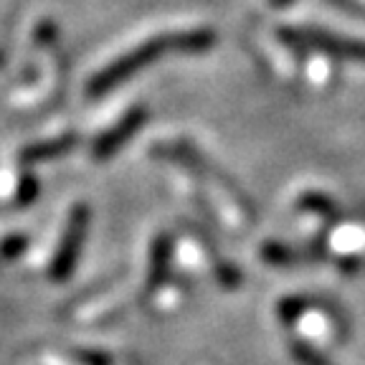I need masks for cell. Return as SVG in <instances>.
<instances>
[{
	"instance_id": "cell-1",
	"label": "cell",
	"mask_w": 365,
	"mask_h": 365,
	"mask_svg": "<svg viewBox=\"0 0 365 365\" xmlns=\"http://www.w3.org/2000/svg\"><path fill=\"white\" fill-rule=\"evenodd\" d=\"M216 43V34L211 29H190V31H173V34H163L150 38L148 43L137 46L130 53L120 56L109 66H104L99 74L91 76L89 81V97H102L114 86L125 84L130 76L140 74L143 68L153 66L168 53H200L208 51Z\"/></svg>"
},
{
	"instance_id": "cell-2",
	"label": "cell",
	"mask_w": 365,
	"mask_h": 365,
	"mask_svg": "<svg viewBox=\"0 0 365 365\" xmlns=\"http://www.w3.org/2000/svg\"><path fill=\"white\" fill-rule=\"evenodd\" d=\"M155 155H160V158H170V160H175V163H182L185 168H190V170H195L198 175H205L208 180L216 182V185L226 188L228 195H231V198H234L236 203L241 205V208H246V211L251 213V200H249V195H246L244 190H241L239 185H236V182L221 170V168H216L211 163V160L205 158V155H200L198 150H195L190 143L158 145V148H155Z\"/></svg>"
},
{
	"instance_id": "cell-3",
	"label": "cell",
	"mask_w": 365,
	"mask_h": 365,
	"mask_svg": "<svg viewBox=\"0 0 365 365\" xmlns=\"http://www.w3.org/2000/svg\"><path fill=\"white\" fill-rule=\"evenodd\" d=\"M86 231H89V208H86L84 203H79V205H74V211L68 213L66 228H63L58 249H56V254H53L51 277L56 282L68 279L71 272L76 269V262H79V254L86 241Z\"/></svg>"
},
{
	"instance_id": "cell-4",
	"label": "cell",
	"mask_w": 365,
	"mask_h": 365,
	"mask_svg": "<svg viewBox=\"0 0 365 365\" xmlns=\"http://www.w3.org/2000/svg\"><path fill=\"white\" fill-rule=\"evenodd\" d=\"M282 38H284L287 43L302 46V48L322 51V53H327V56L365 63V41H358V38H348V36H337V34H330V31H317V29L282 31Z\"/></svg>"
},
{
	"instance_id": "cell-5",
	"label": "cell",
	"mask_w": 365,
	"mask_h": 365,
	"mask_svg": "<svg viewBox=\"0 0 365 365\" xmlns=\"http://www.w3.org/2000/svg\"><path fill=\"white\" fill-rule=\"evenodd\" d=\"M145 120H148V109H145V107L130 109V112H127L125 117L117 122V125L109 127L104 135L97 137V143H94V150H91V155H94L97 160L112 158V155L117 153V150H120L122 145H125L127 140H130V137L145 125Z\"/></svg>"
},
{
	"instance_id": "cell-6",
	"label": "cell",
	"mask_w": 365,
	"mask_h": 365,
	"mask_svg": "<svg viewBox=\"0 0 365 365\" xmlns=\"http://www.w3.org/2000/svg\"><path fill=\"white\" fill-rule=\"evenodd\" d=\"M170 257H173V241L168 234H160L153 241L150 249V269H148V294L158 292L163 287V282L168 279L170 272Z\"/></svg>"
},
{
	"instance_id": "cell-7",
	"label": "cell",
	"mask_w": 365,
	"mask_h": 365,
	"mask_svg": "<svg viewBox=\"0 0 365 365\" xmlns=\"http://www.w3.org/2000/svg\"><path fill=\"white\" fill-rule=\"evenodd\" d=\"M74 148H76V135L53 137V140H46V143L26 145V148L21 150V163L34 165V163H43V160L61 158V155L71 153Z\"/></svg>"
},
{
	"instance_id": "cell-8",
	"label": "cell",
	"mask_w": 365,
	"mask_h": 365,
	"mask_svg": "<svg viewBox=\"0 0 365 365\" xmlns=\"http://www.w3.org/2000/svg\"><path fill=\"white\" fill-rule=\"evenodd\" d=\"M292 355L299 365H335L327 355L319 353L314 345L309 342H302V340H294L292 342Z\"/></svg>"
},
{
	"instance_id": "cell-9",
	"label": "cell",
	"mask_w": 365,
	"mask_h": 365,
	"mask_svg": "<svg viewBox=\"0 0 365 365\" xmlns=\"http://www.w3.org/2000/svg\"><path fill=\"white\" fill-rule=\"evenodd\" d=\"M26 244H29V239L21 236V234L3 239L0 241V262H11V259L21 257L23 251H26Z\"/></svg>"
},
{
	"instance_id": "cell-10",
	"label": "cell",
	"mask_w": 365,
	"mask_h": 365,
	"mask_svg": "<svg viewBox=\"0 0 365 365\" xmlns=\"http://www.w3.org/2000/svg\"><path fill=\"white\" fill-rule=\"evenodd\" d=\"M41 188L38 182H36L34 175H23L21 182H18V193H16V203L18 205H31L36 198H38Z\"/></svg>"
},
{
	"instance_id": "cell-11",
	"label": "cell",
	"mask_w": 365,
	"mask_h": 365,
	"mask_svg": "<svg viewBox=\"0 0 365 365\" xmlns=\"http://www.w3.org/2000/svg\"><path fill=\"white\" fill-rule=\"evenodd\" d=\"M262 257L269 259L272 264H279V267H284V264H289L292 259H294V251H289L284 244H267L262 249Z\"/></svg>"
},
{
	"instance_id": "cell-12",
	"label": "cell",
	"mask_w": 365,
	"mask_h": 365,
	"mask_svg": "<svg viewBox=\"0 0 365 365\" xmlns=\"http://www.w3.org/2000/svg\"><path fill=\"white\" fill-rule=\"evenodd\" d=\"M74 358L81 365H112V358L102 350H74Z\"/></svg>"
},
{
	"instance_id": "cell-13",
	"label": "cell",
	"mask_w": 365,
	"mask_h": 365,
	"mask_svg": "<svg viewBox=\"0 0 365 365\" xmlns=\"http://www.w3.org/2000/svg\"><path fill=\"white\" fill-rule=\"evenodd\" d=\"M53 36H56V29H53V23H43L38 29V43L43 41V43H48V41H53Z\"/></svg>"
},
{
	"instance_id": "cell-14",
	"label": "cell",
	"mask_w": 365,
	"mask_h": 365,
	"mask_svg": "<svg viewBox=\"0 0 365 365\" xmlns=\"http://www.w3.org/2000/svg\"><path fill=\"white\" fill-rule=\"evenodd\" d=\"M294 0H272V6L274 8H287V6H292Z\"/></svg>"
}]
</instances>
